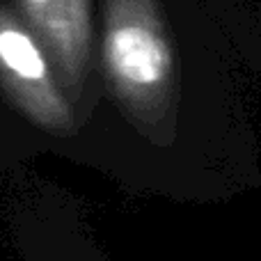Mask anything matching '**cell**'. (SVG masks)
Instances as JSON below:
<instances>
[{
	"mask_svg": "<svg viewBox=\"0 0 261 261\" xmlns=\"http://www.w3.org/2000/svg\"><path fill=\"white\" fill-rule=\"evenodd\" d=\"M106 76L133 113L153 119L170 103L174 73L170 37L147 0H106L103 39Z\"/></svg>",
	"mask_w": 261,
	"mask_h": 261,
	"instance_id": "obj_1",
	"label": "cell"
},
{
	"mask_svg": "<svg viewBox=\"0 0 261 261\" xmlns=\"http://www.w3.org/2000/svg\"><path fill=\"white\" fill-rule=\"evenodd\" d=\"M0 87L44 128H67L71 106L60 90L48 50L16 9L0 3Z\"/></svg>",
	"mask_w": 261,
	"mask_h": 261,
	"instance_id": "obj_2",
	"label": "cell"
},
{
	"mask_svg": "<svg viewBox=\"0 0 261 261\" xmlns=\"http://www.w3.org/2000/svg\"><path fill=\"white\" fill-rule=\"evenodd\" d=\"M50 53L64 85L83 90L92 58L90 0H14Z\"/></svg>",
	"mask_w": 261,
	"mask_h": 261,
	"instance_id": "obj_3",
	"label": "cell"
}]
</instances>
